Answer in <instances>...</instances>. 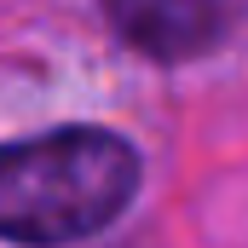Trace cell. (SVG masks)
<instances>
[{"label": "cell", "instance_id": "6da1fadb", "mask_svg": "<svg viewBox=\"0 0 248 248\" xmlns=\"http://www.w3.org/2000/svg\"><path fill=\"white\" fill-rule=\"evenodd\" d=\"M139 190L133 144L104 127H58L0 144V237L63 248L104 231Z\"/></svg>", "mask_w": 248, "mask_h": 248}, {"label": "cell", "instance_id": "7a4b0ae2", "mask_svg": "<svg viewBox=\"0 0 248 248\" xmlns=\"http://www.w3.org/2000/svg\"><path fill=\"white\" fill-rule=\"evenodd\" d=\"M116 35L144 58L185 63L214 52L248 17V0H104Z\"/></svg>", "mask_w": 248, "mask_h": 248}]
</instances>
